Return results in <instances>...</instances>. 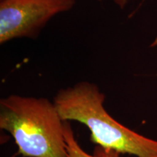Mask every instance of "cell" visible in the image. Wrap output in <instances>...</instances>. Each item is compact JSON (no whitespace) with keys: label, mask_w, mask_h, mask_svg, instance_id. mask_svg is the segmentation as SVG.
Here are the masks:
<instances>
[{"label":"cell","mask_w":157,"mask_h":157,"mask_svg":"<svg viewBox=\"0 0 157 157\" xmlns=\"http://www.w3.org/2000/svg\"><path fill=\"white\" fill-rule=\"evenodd\" d=\"M105 95L95 84L83 81L60 89L53 103L63 121H76L90 129L96 145L121 154L157 157V140L148 138L116 121L104 108Z\"/></svg>","instance_id":"obj_1"},{"label":"cell","mask_w":157,"mask_h":157,"mask_svg":"<svg viewBox=\"0 0 157 157\" xmlns=\"http://www.w3.org/2000/svg\"><path fill=\"white\" fill-rule=\"evenodd\" d=\"M0 128L12 135L23 156L68 157L64 121L48 98H2Z\"/></svg>","instance_id":"obj_2"},{"label":"cell","mask_w":157,"mask_h":157,"mask_svg":"<svg viewBox=\"0 0 157 157\" xmlns=\"http://www.w3.org/2000/svg\"><path fill=\"white\" fill-rule=\"evenodd\" d=\"M76 0H0V44L34 39L52 17L73 8Z\"/></svg>","instance_id":"obj_3"},{"label":"cell","mask_w":157,"mask_h":157,"mask_svg":"<svg viewBox=\"0 0 157 157\" xmlns=\"http://www.w3.org/2000/svg\"><path fill=\"white\" fill-rule=\"evenodd\" d=\"M64 137L68 157H122L120 153L98 145L95 146L93 154H88L82 149L76 140L69 121H64Z\"/></svg>","instance_id":"obj_4"},{"label":"cell","mask_w":157,"mask_h":157,"mask_svg":"<svg viewBox=\"0 0 157 157\" xmlns=\"http://www.w3.org/2000/svg\"><path fill=\"white\" fill-rule=\"evenodd\" d=\"M112 1L114 2L116 5H117L118 7L121 9H123L124 7L127 5V2H128V0H112ZM156 45H157V37L156 40L154 41V42L152 44L151 46L154 47V46H156Z\"/></svg>","instance_id":"obj_5"},{"label":"cell","mask_w":157,"mask_h":157,"mask_svg":"<svg viewBox=\"0 0 157 157\" xmlns=\"http://www.w3.org/2000/svg\"><path fill=\"white\" fill-rule=\"evenodd\" d=\"M95 1H97V2H103V1H104V0H95Z\"/></svg>","instance_id":"obj_6"}]
</instances>
